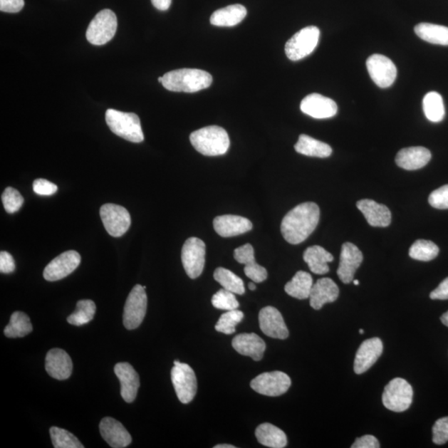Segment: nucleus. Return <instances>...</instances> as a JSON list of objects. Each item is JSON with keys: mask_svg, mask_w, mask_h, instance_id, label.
I'll list each match as a JSON object with an SVG mask.
<instances>
[{"mask_svg": "<svg viewBox=\"0 0 448 448\" xmlns=\"http://www.w3.org/2000/svg\"><path fill=\"white\" fill-rule=\"evenodd\" d=\"M320 220V209L315 203L301 204L289 211L281 224L283 238L291 244H300L313 233Z\"/></svg>", "mask_w": 448, "mask_h": 448, "instance_id": "nucleus-1", "label": "nucleus"}, {"mask_svg": "<svg viewBox=\"0 0 448 448\" xmlns=\"http://www.w3.org/2000/svg\"><path fill=\"white\" fill-rule=\"evenodd\" d=\"M213 78L200 69L174 70L163 75V87L170 92L194 93L210 87Z\"/></svg>", "mask_w": 448, "mask_h": 448, "instance_id": "nucleus-2", "label": "nucleus"}, {"mask_svg": "<svg viewBox=\"0 0 448 448\" xmlns=\"http://www.w3.org/2000/svg\"><path fill=\"white\" fill-rule=\"evenodd\" d=\"M194 148L206 156H218L226 153L230 147V140L226 130L218 125L195 130L189 137Z\"/></svg>", "mask_w": 448, "mask_h": 448, "instance_id": "nucleus-3", "label": "nucleus"}, {"mask_svg": "<svg viewBox=\"0 0 448 448\" xmlns=\"http://www.w3.org/2000/svg\"><path fill=\"white\" fill-rule=\"evenodd\" d=\"M105 122L114 134L128 142L140 143L145 139L142 124L137 114L108 109L105 113Z\"/></svg>", "mask_w": 448, "mask_h": 448, "instance_id": "nucleus-4", "label": "nucleus"}, {"mask_svg": "<svg viewBox=\"0 0 448 448\" xmlns=\"http://www.w3.org/2000/svg\"><path fill=\"white\" fill-rule=\"evenodd\" d=\"M117 29V15L110 9H103L90 23L85 36L90 43L102 46L114 38Z\"/></svg>", "mask_w": 448, "mask_h": 448, "instance_id": "nucleus-5", "label": "nucleus"}, {"mask_svg": "<svg viewBox=\"0 0 448 448\" xmlns=\"http://www.w3.org/2000/svg\"><path fill=\"white\" fill-rule=\"evenodd\" d=\"M414 391L409 382L395 377L385 387L382 392V405L392 412H401L410 409Z\"/></svg>", "mask_w": 448, "mask_h": 448, "instance_id": "nucleus-6", "label": "nucleus"}, {"mask_svg": "<svg viewBox=\"0 0 448 448\" xmlns=\"http://www.w3.org/2000/svg\"><path fill=\"white\" fill-rule=\"evenodd\" d=\"M174 366L171 370V380L176 395L182 404H189L197 394V379L194 371L187 364L174 361Z\"/></svg>", "mask_w": 448, "mask_h": 448, "instance_id": "nucleus-7", "label": "nucleus"}, {"mask_svg": "<svg viewBox=\"0 0 448 448\" xmlns=\"http://www.w3.org/2000/svg\"><path fill=\"white\" fill-rule=\"evenodd\" d=\"M320 29L316 26H309L300 30L290 38L285 46L286 57L291 61H299L312 53L318 45Z\"/></svg>", "mask_w": 448, "mask_h": 448, "instance_id": "nucleus-8", "label": "nucleus"}, {"mask_svg": "<svg viewBox=\"0 0 448 448\" xmlns=\"http://www.w3.org/2000/svg\"><path fill=\"white\" fill-rule=\"evenodd\" d=\"M147 295L144 286L135 285L130 291L123 313V324L127 330L138 328L142 325L147 311Z\"/></svg>", "mask_w": 448, "mask_h": 448, "instance_id": "nucleus-9", "label": "nucleus"}, {"mask_svg": "<svg viewBox=\"0 0 448 448\" xmlns=\"http://www.w3.org/2000/svg\"><path fill=\"white\" fill-rule=\"evenodd\" d=\"M181 260L186 274L191 279L202 274L205 264V244L198 238L186 240L181 253Z\"/></svg>", "mask_w": 448, "mask_h": 448, "instance_id": "nucleus-10", "label": "nucleus"}, {"mask_svg": "<svg viewBox=\"0 0 448 448\" xmlns=\"http://www.w3.org/2000/svg\"><path fill=\"white\" fill-rule=\"evenodd\" d=\"M100 216L105 230L114 238L123 236L132 224L127 209L118 204H103L100 209Z\"/></svg>", "mask_w": 448, "mask_h": 448, "instance_id": "nucleus-11", "label": "nucleus"}, {"mask_svg": "<svg viewBox=\"0 0 448 448\" xmlns=\"http://www.w3.org/2000/svg\"><path fill=\"white\" fill-rule=\"evenodd\" d=\"M251 387L260 395L278 397L288 392L291 385L290 377L281 371L266 372L251 381Z\"/></svg>", "mask_w": 448, "mask_h": 448, "instance_id": "nucleus-12", "label": "nucleus"}, {"mask_svg": "<svg viewBox=\"0 0 448 448\" xmlns=\"http://www.w3.org/2000/svg\"><path fill=\"white\" fill-rule=\"evenodd\" d=\"M367 69L374 83L380 88H387L394 84L397 78V68L384 55H372L366 62Z\"/></svg>", "mask_w": 448, "mask_h": 448, "instance_id": "nucleus-13", "label": "nucleus"}, {"mask_svg": "<svg viewBox=\"0 0 448 448\" xmlns=\"http://www.w3.org/2000/svg\"><path fill=\"white\" fill-rule=\"evenodd\" d=\"M80 264L78 251L70 250L60 254L50 261L43 271V278L48 281H56L73 274Z\"/></svg>", "mask_w": 448, "mask_h": 448, "instance_id": "nucleus-14", "label": "nucleus"}, {"mask_svg": "<svg viewBox=\"0 0 448 448\" xmlns=\"http://www.w3.org/2000/svg\"><path fill=\"white\" fill-rule=\"evenodd\" d=\"M363 261V254L357 246L351 243L342 245L340 266L337 275L342 283L349 284L353 281L355 271Z\"/></svg>", "mask_w": 448, "mask_h": 448, "instance_id": "nucleus-15", "label": "nucleus"}, {"mask_svg": "<svg viewBox=\"0 0 448 448\" xmlns=\"http://www.w3.org/2000/svg\"><path fill=\"white\" fill-rule=\"evenodd\" d=\"M259 325L261 331L271 338L285 340L289 336L283 317L275 307L266 306L261 310Z\"/></svg>", "mask_w": 448, "mask_h": 448, "instance_id": "nucleus-16", "label": "nucleus"}, {"mask_svg": "<svg viewBox=\"0 0 448 448\" xmlns=\"http://www.w3.org/2000/svg\"><path fill=\"white\" fill-rule=\"evenodd\" d=\"M301 112L316 119H327L335 117L338 107L333 100L321 94L307 95L301 103Z\"/></svg>", "mask_w": 448, "mask_h": 448, "instance_id": "nucleus-17", "label": "nucleus"}, {"mask_svg": "<svg viewBox=\"0 0 448 448\" xmlns=\"http://www.w3.org/2000/svg\"><path fill=\"white\" fill-rule=\"evenodd\" d=\"M384 350V345L380 338L366 340L361 344L355 355L354 370L355 374L365 373L380 358Z\"/></svg>", "mask_w": 448, "mask_h": 448, "instance_id": "nucleus-18", "label": "nucleus"}, {"mask_svg": "<svg viewBox=\"0 0 448 448\" xmlns=\"http://www.w3.org/2000/svg\"><path fill=\"white\" fill-rule=\"evenodd\" d=\"M100 432L110 447L124 448L132 444V436L123 424L113 417H107L100 422Z\"/></svg>", "mask_w": 448, "mask_h": 448, "instance_id": "nucleus-19", "label": "nucleus"}, {"mask_svg": "<svg viewBox=\"0 0 448 448\" xmlns=\"http://www.w3.org/2000/svg\"><path fill=\"white\" fill-rule=\"evenodd\" d=\"M115 374L120 382V395L127 402H132L137 396L140 387V377L133 366L129 363H118L115 365Z\"/></svg>", "mask_w": 448, "mask_h": 448, "instance_id": "nucleus-20", "label": "nucleus"}, {"mask_svg": "<svg viewBox=\"0 0 448 448\" xmlns=\"http://www.w3.org/2000/svg\"><path fill=\"white\" fill-rule=\"evenodd\" d=\"M73 361L66 351L53 349L48 352L45 360V369L48 374L58 380H68L72 375Z\"/></svg>", "mask_w": 448, "mask_h": 448, "instance_id": "nucleus-21", "label": "nucleus"}, {"mask_svg": "<svg viewBox=\"0 0 448 448\" xmlns=\"http://www.w3.org/2000/svg\"><path fill=\"white\" fill-rule=\"evenodd\" d=\"M234 259L240 264L245 265V275L254 283H263L268 278V271L256 263L254 246L251 244H245L236 249Z\"/></svg>", "mask_w": 448, "mask_h": 448, "instance_id": "nucleus-22", "label": "nucleus"}, {"mask_svg": "<svg viewBox=\"0 0 448 448\" xmlns=\"http://www.w3.org/2000/svg\"><path fill=\"white\" fill-rule=\"evenodd\" d=\"M214 228L219 236L230 238L248 233L253 229V224L241 216L229 214L216 217L214 220Z\"/></svg>", "mask_w": 448, "mask_h": 448, "instance_id": "nucleus-23", "label": "nucleus"}, {"mask_svg": "<svg viewBox=\"0 0 448 448\" xmlns=\"http://www.w3.org/2000/svg\"><path fill=\"white\" fill-rule=\"evenodd\" d=\"M338 286L330 278H321L316 281L310 295V304L312 308L321 310L326 303H331L338 299Z\"/></svg>", "mask_w": 448, "mask_h": 448, "instance_id": "nucleus-24", "label": "nucleus"}, {"mask_svg": "<svg viewBox=\"0 0 448 448\" xmlns=\"http://www.w3.org/2000/svg\"><path fill=\"white\" fill-rule=\"evenodd\" d=\"M234 349L241 355L249 356L255 361L263 359L266 344L263 339L256 334H240L231 342Z\"/></svg>", "mask_w": 448, "mask_h": 448, "instance_id": "nucleus-25", "label": "nucleus"}, {"mask_svg": "<svg viewBox=\"0 0 448 448\" xmlns=\"http://www.w3.org/2000/svg\"><path fill=\"white\" fill-rule=\"evenodd\" d=\"M356 206L370 226L385 228L390 224L391 212L385 205L377 204L372 199H362L357 202Z\"/></svg>", "mask_w": 448, "mask_h": 448, "instance_id": "nucleus-26", "label": "nucleus"}, {"mask_svg": "<svg viewBox=\"0 0 448 448\" xmlns=\"http://www.w3.org/2000/svg\"><path fill=\"white\" fill-rule=\"evenodd\" d=\"M431 152L424 147H417L402 149L396 155L395 162L406 170H420L429 162Z\"/></svg>", "mask_w": 448, "mask_h": 448, "instance_id": "nucleus-27", "label": "nucleus"}, {"mask_svg": "<svg viewBox=\"0 0 448 448\" xmlns=\"http://www.w3.org/2000/svg\"><path fill=\"white\" fill-rule=\"evenodd\" d=\"M246 9L241 4L229 5L216 10L211 15L210 23L217 27H234L245 19Z\"/></svg>", "mask_w": 448, "mask_h": 448, "instance_id": "nucleus-28", "label": "nucleus"}, {"mask_svg": "<svg viewBox=\"0 0 448 448\" xmlns=\"http://www.w3.org/2000/svg\"><path fill=\"white\" fill-rule=\"evenodd\" d=\"M303 259L312 273L323 275L329 273L328 264L334 260V256L322 246L316 245L305 251Z\"/></svg>", "mask_w": 448, "mask_h": 448, "instance_id": "nucleus-29", "label": "nucleus"}, {"mask_svg": "<svg viewBox=\"0 0 448 448\" xmlns=\"http://www.w3.org/2000/svg\"><path fill=\"white\" fill-rule=\"evenodd\" d=\"M255 435L259 444L271 448H283L288 444V437L279 427L266 422L256 427Z\"/></svg>", "mask_w": 448, "mask_h": 448, "instance_id": "nucleus-30", "label": "nucleus"}, {"mask_svg": "<svg viewBox=\"0 0 448 448\" xmlns=\"http://www.w3.org/2000/svg\"><path fill=\"white\" fill-rule=\"evenodd\" d=\"M296 152L311 157L327 158L332 154L328 144L320 142L306 135H301L298 143L295 145Z\"/></svg>", "mask_w": 448, "mask_h": 448, "instance_id": "nucleus-31", "label": "nucleus"}, {"mask_svg": "<svg viewBox=\"0 0 448 448\" xmlns=\"http://www.w3.org/2000/svg\"><path fill=\"white\" fill-rule=\"evenodd\" d=\"M313 279L306 271H299L285 286V291L293 298L305 300L310 298Z\"/></svg>", "mask_w": 448, "mask_h": 448, "instance_id": "nucleus-32", "label": "nucleus"}, {"mask_svg": "<svg viewBox=\"0 0 448 448\" xmlns=\"http://www.w3.org/2000/svg\"><path fill=\"white\" fill-rule=\"evenodd\" d=\"M417 37L427 43L448 46V27L429 23H421L415 28Z\"/></svg>", "mask_w": 448, "mask_h": 448, "instance_id": "nucleus-33", "label": "nucleus"}, {"mask_svg": "<svg viewBox=\"0 0 448 448\" xmlns=\"http://www.w3.org/2000/svg\"><path fill=\"white\" fill-rule=\"evenodd\" d=\"M33 325L28 315L21 311H15L10 317L9 324L4 330L8 338H21L31 333Z\"/></svg>", "mask_w": 448, "mask_h": 448, "instance_id": "nucleus-34", "label": "nucleus"}, {"mask_svg": "<svg viewBox=\"0 0 448 448\" xmlns=\"http://www.w3.org/2000/svg\"><path fill=\"white\" fill-rule=\"evenodd\" d=\"M424 112L432 123H440L445 117V108L442 95L436 92L427 93L424 102Z\"/></svg>", "mask_w": 448, "mask_h": 448, "instance_id": "nucleus-35", "label": "nucleus"}, {"mask_svg": "<svg viewBox=\"0 0 448 448\" xmlns=\"http://www.w3.org/2000/svg\"><path fill=\"white\" fill-rule=\"evenodd\" d=\"M214 278L216 281L223 286L224 289L228 290L236 295L245 293L244 281L228 269L219 268L215 270Z\"/></svg>", "mask_w": 448, "mask_h": 448, "instance_id": "nucleus-36", "label": "nucleus"}, {"mask_svg": "<svg viewBox=\"0 0 448 448\" xmlns=\"http://www.w3.org/2000/svg\"><path fill=\"white\" fill-rule=\"evenodd\" d=\"M97 306L92 300H80L77 303V310L68 317V322L73 325L80 326L89 323L94 318Z\"/></svg>", "mask_w": 448, "mask_h": 448, "instance_id": "nucleus-37", "label": "nucleus"}, {"mask_svg": "<svg viewBox=\"0 0 448 448\" xmlns=\"http://www.w3.org/2000/svg\"><path fill=\"white\" fill-rule=\"evenodd\" d=\"M439 254V246L424 239L417 240L410 249L411 258L417 261H429L436 259Z\"/></svg>", "mask_w": 448, "mask_h": 448, "instance_id": "nucleus-38", "label": "nucleus"}, {"mask_svg": "<svg viewBox=\"0 0 448 448\" xmlns=\"http://www.w3.org/2000/svg\"><path fill=\"white\" fill-rule=\"evenodd\" d=\"M49 432L55 448H84L78 437L67 430L52 427Z\"/></svg>", "mask_w": 448, "mask_h": 448, "instance_id": "nucleus-39", "label": "nucleus"}, {"mask_svg": "<svg viewBox=\"0 0 448 448\" xmlns=\"http://www.w3.org/2000/svg\"><path fill=\"white\" fill-rule=\"evenodd\" d=\"M243 312L238 309L229 311L220 316L215 330L226 335L234 334L236 331V326L244 320Z\"/></svg>", "mask_w": 448, "mask_h": 448, "instance_id": "nucleus-40", "label": "nucleus"}, {"mask_svg": "<svg viewBox=\"0 0 448 448\" xmlns=\"http://www.w3.org/2000/svg\"><path fill=\"white\" fill-rule=\"evenodd\" d=\"M212 304L215 308L226 311L238 309L239 306L235 294L224 288L213 296Z\"/></svg>", "mask_w": 448, "mask_h": 448, "instance_id": "nucleus-41", "label": "nucleus"}, {"mask_svg": "<svg viewBox=\"0 0 448 448\" xmlns=\"http://www.w3.org/2000/svg\"><path fill=\"white\" fill-rule=\"evenodd\" d=\"M2 202L7 213L14 214L21 209L24 199L17 189L8 187L2 194Z\"/></svg>", "mask_w": 448, "mask_h": 448, "instance_id": "nucleus-42", "label": "nucleus"}, {"mask_svg": "<svg viewBox=\"0 0 448 448\" xmlns=\"http://www.w3.org/2000/svg\"><path fill=\"white\" fill-rule=\"evenodd\" d=\"M432 442L437 445L448 442V417H442L432 427Z\"/></svg>", "mask_w": 448, "mask_h": 448, "instance_id": "nucleus-43", "label": "nucleus"}, {"mask_svg": "<svg viewBox=\"0 0 448 448\" xmlns=\"http://www.w3.org/2000/svg\"><path fill=\"white\" fill-rule=\"evenodd\" d=\"M429 202L435 209H448V184L434 190L429 196Z\"/></svg>", "mask_w": 448, "mask_h": 448, "instance_id": "nucleus-44", "label": "nucleus"}, {"mask_svg": "<svg viewBox=\"0 0 448 448\" xmlns=\"http://www.w3.org/2000/svg\"><path fill=\"white\" fill-rule=\"evenodd\" d=\"M33 189L35 193L42 196L53 195L58 191V186L44 179L34 180Z\"/></svg>", "mask_w": 448, "mask_h": 448, "instance_id": "nucleus-45", "label": "nucleus"}, {"mask_svg": "<svg viewBox=\"0 0 448 448\" xmlns=\"http://www.w3.org/2000/svg\"><path fill=\"white\" fill-rule=\"evenodd\" d=\"M16 266L13 256L7 251H2L0 253V271L1 274H9L14 273Z\"/></svg>", "mask_w": 448, "mask_h": 448, "instance_id": "nucleus-46", "label": "nucleus"}, {"mask_svg": "<svg viewBox=\"0 0 448 448\" xmlns=\"http://www.w3.org/2000/svg\"><path fill=\"white\" fill-rule=\"evenodd\" d=\"M24 7V0H0V10L4 13H19Z\"/></svg>", "mask_w": 448, "mask_h": 448, "instance_id": "nucleus-47", "label": "nucleus"}, {"mask_svg": "<svg viewBox=\"0 0 448 448\" xmlns=\"http://www.w3.org/2000/svg\"><path fill=\"white\" fill-rule=\"evenodd\" d=\"M352 448H380V442L375 437L372 435H365L359 437L351 446Z\"/></svg>", "mask_w": 448, "mask_h": 448, "instance_id": "nucleus-48", "label": "nucleus"}, {"mask_svg": "<svg viewBox=\"0 0 448 448\" xmlns=\"http://www.w3.org/2000/svg\"><path fill=\"white\" fill-rule=\"evenodd\" d=\"M430 298L432 300L448 299V278L442 281L440 285L432 291Z\"/></svg>", "mask_w": 448, "mask_h": 448, "instance_id": "nucleus-49", "label": "nucleus"}, {"mask_svg": "<svg viewBox=\"0 0 448 448\" xmlns=\"http://www.w3.org/2000/svg\"><path fill=\"white\" fill-rule=\"evenodd\" d=\"M172 0H151V3L154 5L155 9L160 10V11H166L170 7Z\"/></svg>", "mask_w": 448, "mask_h": 448, "instance_id": "nucleus-50", "label": "nucleus"}, {"mask_svg": "<svg viewBox=\"0 0 448 448\" xmlns=\"http://www.w3.org/2000/svg\"><path fill=\"white\" fill-rule=\"evenodd\" d=\"M441 321L442 322V324L448 327V311H447L446 313L442 316Z\"/></svg>", "mask_w": 448, "mask_h": 448, "instance_id": "nucleus-51", "label": "nucleus"}, {"mask_svg": "<svg viewBox=\"0 0 448 448\" xmlns=\"http://www.w3.org/2000/svg\"><path fill=\"white\" fill-rule=\"evenodd\" d=\"M214 448H236V447L229 444H220L215 446Z\"/></svg>", "mask_w": 448, "mask_h": 448, "instance_id": "nucleus-52", "label": "nucleus"}, {"mask_svg": "<svg viewBox=\"0 0 448 448\" xmlns=\"http://www.w3.org/2000/svg\"><path fill=\"white\" fill-rule=\"evenodd\" d=\"M249 288L251 291H255V290H256V285H255L254 283H249Z\"/></svg>", "mask_w": 448, "mask_h": 448, "instance_id": "nucleus-53", "label": "nucleus"}, {"mask_svg": "<svg viewBox=\"0 0 448 448\" xmlns=\"http://www.w3.org/2000/svg\"><path fill=\"white\" fill-rule=\"evenodd\" d=\"M353 283L355 286H358L360 284V281L358 280H353Z\"/></svg>", "mask_w": 448, "mask_h": 448, "instance_id": "nucleus-54", "label": "nucleus"}, {"mask_svg": "<svg viewBox=\"0 0 448 448\" xmlns=\"http://www.w3.org/2000/svg\"><path fill=\"white\" fill-rule=\"evenodd\" d=\"M158 80H159L160 83H162V82H163V77H160L158 78Z\"/></svg>", "mask_w": 448, "mask_h": 448, "instance_id": "nucleus-55", "label": "nucleus"}, {"mask_svg": "<svg viewBox=\"0 0 448 448\" xmlns=\"http://www.w3.org/2000/svg\"><path fill=\"white\" fill-rule=\"evenodd\" d=\"M360 333L361 335H363V334H364V330L360 329Z\"/></svg>", "mask_w": 448, "mask_h": 448, "instance_id": "nucleus-56", "label": "nucleus"}]
</instances>
